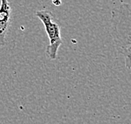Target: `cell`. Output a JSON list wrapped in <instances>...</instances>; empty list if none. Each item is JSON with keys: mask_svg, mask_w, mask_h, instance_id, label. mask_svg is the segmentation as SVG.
I'll use <instances>...</instances> for the list:
<instances>
[{"mask_svg": "<svg viewBox=\"0 0 131 124\" xmlns=\"http://www.w3.org/2000/svg\"><path fill=\"white\" fill-rule=\"evenodd\" d=\"M0 5H1V0H0Z\"/></svg>", "mask_w": 131, "mask_h": 124, "instance_id": "5", "label": "cell"}, {"mask_svg": "<svg viewBox=\"0 0 131 124\" xmlns=\"http://www.w3.org/2000/svg\"><path fill=\"white\" fill-rule=\"evenodd\" d=\"M52 4L56 6H60L61 4V0H51Z\"/></svg>", "mask_w": 131, "mask_h": 124, "instance_id": "4", "label": "cell"}, {"mask_svg": "<svg viewBox=\"0 0 131 124\" xmlns=\"http://www.w3.org/2000/svg\"><path fill=\"white\" fill-rule=\"evenodd\" d=\"M112 34L116 51L124 57V65L130 70L131 49V7L129 4L122 3L112 10Z\"/></svg>", "mask_w": 131, "mask_h": 124, "instance_id": "1", "label": "cell"}, {"mask_svg": "<svg viewBox=\"0 0 131 124\" xmlns=\"http://www.w3.org/2000/svg\"><path fill=\"white\" fill-rule=\"evenodd\" d=\"M11 19V7L8 0H1L0 5V47L5 45L6 36Z\"/></svg>", "mask_w": 131, "mask_h": 124, "instance_id": "3", "label": "cell"}, {"mask_svg": "<svg viewBox=\"0 0 131 124\" xmlns=\"http://www.w3.org/2000/svg\"><path fill=\"white\" fill-rule=\"evenodd\" d=\"M35 15L42 22L45 30L49 38L50 44L46 49L47 57L50 60H56L58 58V49L62 45L60 25L55 21L53 14L50 11L46 9L39 10L35 12Z\"/></svg>", "mask_w": 131, "mask_h": 124, "instance_id": "2", "label": "cell"}]
</instances>
